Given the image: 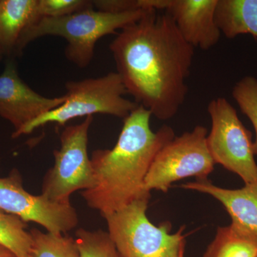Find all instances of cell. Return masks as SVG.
I'll return each instance as SVG.
<instances>
[{
  "mask_svg": "<svg viewBox=\"0 0 257 257\" xmlns=\"http://www.w3.org/2000/svg\"><path fill=\"white\" fill-rule=\"evenodd\" d=\"M0 209L18 216L25 222L41 225L48 232L67 234L78 224V216L71 203L58 204L25 190L18 170L0 177Z\"/></svg>",
  "mask_w": 257,
  "mask_h": 257,
  "instance_id": "9",
  "label": "cell"
},
{
  "mask_svg": "<svg viewBox=\"0 0 257 257\" xmlns=\"http://www.w3.org/2000/svg\"><path fill=\"white\" fill-rule=\"evenodd\" d=\"M38 0H0V50L14 59L23 54L22 40L37 20Z\"/></svg>",
  "mask_w": 257,
  "mask_h": 257,
  "instance_id": "13",
  "label": "cell"
},
{
  "mask_svg": "<svg viewBox=\"0 0 257 257\" xmlns=\"http://www.w3.org/2000/svg\"><path fill=\"white\" fill-rule=\"evenodd\" d=\"M30 257H79L75 239L66 234L44 233L34 228Z\"/></svg>",
  "mask_w": 257,
  "mask_h": 257,
  "instance_id": "17",
  "label": "cell"
},
{
  "mask_svg": "<svg viewBox=\"0 0 257 257\" xmlns=\"http://www.w3.org/2000/svg\"><path fill=\"white\" fill-rule=\"evenodd\" d=\"M65 101L58 107L41 115L20 132L18 138L32 133L40 126L53 123L64 126L67 121L95 114L127 117L139 106L124 97L127 94L117 72L65 84Z\"/></svg>",
  "mask_w": 257,
  "mask_h": 257,
  "instance_id": "4",
  "label": "cell"
},
{
  "mask_svg": "<svg viewBox=\"0 0 257 257\" xmlns=\"http://www.w3.org/2000/svg\"><path fill=\"white\" fill-rule=\"evenodd\" d=\"M79 257H121L109 233L102 230L76 231Z\"/></svg>",
  "mask_w": 257,
  "mask_h": 257,
  "instance_id": "18",
  "label": "cell"
},
{
  "mask_svg": "<svg viewBox=\"0 0 257 257\" xmlns=\"http://www.w3.org/2000/svg\"><path fill=\"white\" fill-rule=\"evenodd\" d=\"M93 6L87 0H38L37 15L39 18H57L73 14Z\"/></svg>",
  "mask_w": 257,
  "mask_h": 257,
  "instance_id": "20",
  "label": "cell"
},
{
  "mask_svg": "<svg viewBox=\"0 0 257 257\" xmlns=\"http://www.w3.org/2000/svg\"><path fill=\"white\" fill-rule=\"evenodd\" d=\"M3 57H4V55H3V52H2L1 50H0V60L3 59Z\"/></svg>",
  "mask_w": 257,
  "mask_h": 257,
  "instance_id": "23",
  "label": "cell"
},
{
  "mask_svg": "<svg viewBox=\"0 0 257 257\" xmlns=\"http://www.w3.org/2000/svg\"><path fill=\"white\" fill-rule=\"evenodd\" d=\"M215 20L226 38L243 34L257 38V0H217Z\"/></svg>",
  "mask_w": 257,
  "mask_h": 257,
  "instance_id": "14",
  "label": "cell"
},
{
  "mask_svg": "<svg viewBox=\"0 0 257 257\" xmlns=\"http://www.w3.org/2000/svg\"><path fill=\"white\" fill-rule=\"evenodd\" d=\"M145 11L104 13L92 6L62 18H41L25 32L21 50L23 52L30 42L44 36L62 37L67 42L64 52L67 60L79 68H85L92 62L98 40L138 21Z\"/></svg>",
  "mask_w": 257,
  "mask_h": 257,
  "instance_id": "3",
  "label": "cell"
},
{
  "mask_svg": "<svg viewBox=\"0 0 257 257\" xmlns=\"http://www.w3.org/2000/svg\"><path fill=\"white\" fill-rule=\"evenodd\" d=\"M182 188L209 194L222 204L231 218V224L257 236V182L239 189L220 188L209 180L182 184Z\"/></svg>",
  "mask_w": 257,
  "mask_h": 257,
  "instance_id": "12",
  "label": "cell"
},
{
  "mask_svg": "<svg viewBox=\"0 0 257 257\" xmlns=\"http://www.w3.org/2000/svg\"><path fill=\"white\" fill-rule=\"evenodd\" d=\"M151 112L139 105L127 117L111 150L92 152L91 163L94 183L82 191L87 205L104 217L134 201L150 197L145 180L152 162L166 144L175 138L172 127L164 125L155 133L150 126Z\"/></svg>",
  "mask_w": 257,
  "mask_h": 257,
  "instance_id": "2",
  "label": "cell"
},
{
  "mask_svg": "<svg viewBox=\"0 0 257 257\" xmlns=\"http://www.w3.org/2000/svg\"><path fill=\"white\" fill-rule=\"evenodd\" d=\"M15 256L11 251H9L8 248L0 245V257H10Z\"/></svg>",
  "mask_w": 257,
  "mask_h": 257,
  "instance_id": "22",
  "label": "cell"
},
{
  "mask_svg": "<svg viewBox=\"0 0 257 257\" xmlns=\"http://www.w3.org/2000/svg\"><path fill=\"white\" fill-rule=\"evenodd\" d=\"M109 50L127 94L160 120L172 119L186 100L194 48L166 12L145 10Z\"/></svg>",
  "mask_w": 257,
  "mask_h": 257,
  "instance_id": "1",
  "label": "cell"
},
{
  "mask_svg": "<svg viewBox=\"0 0 257 257\" xmlns=\"http://www.w3.org/2000/svg\"><path fill=\"white\" fill-rule=\"evenodd\" d=\"M96 10L104 13H121L142 9L140 0H96L92 1Z\"/></svg>",
  "mask_w": 257,
  "mask_h": 257,
  "instance_id": "21",
  "label": "cell"
},
{
  "mask_svg": "<svg viewBox=\"0 0 257 257\" xmlns=\"http://www.w3.org/2000/svg\"><path fill=\"white\" fill-rule=\"evenodd\" d=\"M216 4L217 0H151L153 9L170 15L187 43L202 50H209L220 40Z\"/></svg>",
  "mask_w": 257,
  "mask_h": 257,
  "instance_id": "11",
  "label": "cell"
},
{
  "mask_svg": "<svg viewBox=\"0 0 257 257\" xmlns=\"http://www.w3.org/2000/svg\"><path fill=\"white\" fill-rule=\"evenodd\" d=\"M207 135V128L197 126L166 144L152 162L145 180V190L167 192L173 182L182 179H207L215 165L208 148Z\"/></svg>",
  "mask_w": 257,
  "mask_h": 257,
  "instance_id": "7",
  "label": "cell"
},
{
  "mask_svg": "<svg viewBox=\"0 0 257 257\" xmlns=\"http://www.w3.org/2000/svg\"><path fill=\"white\" fill-rule=\"evenodd\" d=\"M92 116L81 124L65 127L60 135V150L54 151L55 165L47 172L42 183V195L50 202L70 203L69 198L77 191L94 186V173L88 155V133Z\"/></svg>",
  "mask_w": 257,
  "mask_h": 257,
  "instance_id": "6",
  "label": "cell"
},
{
  "mask_svg": "<svg viewBox=\"0 0 257 257\" xmlns=\"http://www.w3.org/2000/svg\"><path fill=\"white\" fill-rule=\"evenodd\" d=\"M150 197L134 201L104 216L108 233L121 257H184V227L170 233L171 224H152L147 216Z\"/></svg>",
  "mask_w": 257,
  "mask_h": 257,
  "instance_id": "5",
  "label": "cell"
},
{
  "mask_svg": "<svg viewBox=\"0 0 257 257\" xmlns=\"http://www.w3.org/2000/svg\"><path fill=\"white\" fill-rule=\"evenodd\" d=\"M204 257H257V236L231 224L219 226Z\"/></svg>",
  "mask_w": 257,
  "mask_h": 257,
  "instance_id": "15",
  "label": "cell"
},
{
  "mask_svg": "<svg viewBox=\"0 0 257 257\" xmlns=\"http://www.w3.org/2000/svg\"><path fill=\"white\" fill-rule=\"evenodd\" d=\"M211 128L207 145L215 164L239 176L245 184L257 182V164L251 134L243 126L236 109L224 97L209 103Z\"/></svg>",
  "mask_w": 257,
  "mask_h": 257,
  "instance_id": "8",
  "label": "cell"
},
{
  "mask_svg": "<svg viewBox=\"0 0 257 257\" xmlns=\"http://www.w3.org/2000/svg\"><path fill=\"white\" fill-rule=\"evenodd\" d=\"M10 257H16V256H10Z\"/></svg>",
  "mask_w": 257,
  "mask_h": 257,
  "instance_id": "24",
  "label": "cell"
},
{
  "mask_svg": "<svg viewBox=\"0 0 257 257\" xmlns=\"http://www.w3.org/2000/svg\"><path fill=\"white\" fill-rule=\"evenodd\" d=\"M27 226L19 216L0 209V245L16 257H30L32 238Z\"/></svg>",
  "mask_w": 257,
  "mask_h": 257,
  "instance_id": "16",
  "label": "cell"
},
{
  "mask_svg": "<svg viewBox=\"0 0 257 257\" xmlns=\"http://www.w3.org/2000/svg\"><path fill=\"white\" fill-rule=\"evenodd\" d=\"M232 96L241 112L246 115L254 128L256 138L253 143V151L257 155V79L246 76L235 84Z\"/></svg>",
  "mask_w": 257,
  "mask_h": 257,
  "instance_id": "19",
  "label": "cell"
},
{
  "mask_svg": "<svg viewBox=\"0 0 257 257\" xmlns=\"http://www.w3.org/2000/svg\"><path fill=\"white\" fill-rule=\"evenodd\" d=\"M65 95L49 98L32 89L19 75L14 59H9L0 74V116L15 128L13 138L37 117L63 104Z\"/></svg>",
  "mask_w": 257,
  "mask_h": 257,
  "instance_id": "10",
  "label": "cell"
}]
</instances>
